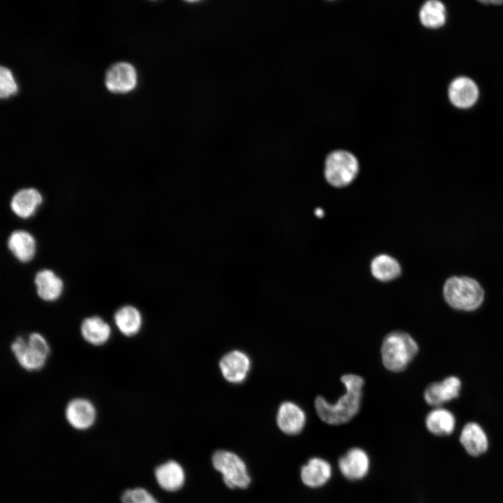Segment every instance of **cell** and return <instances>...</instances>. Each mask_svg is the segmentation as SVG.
<instances>
[{
    "label": "cell",
    "instance_id": "cell-1",
    "mask_svg": "<svg viewBox=\"0 0 503 503\" xmlns=\"http://www.w3.org/2000/svg\"><path fill=\"white\" fill-rule=\"evenodd\" d=\"M345 393L335 403L328 402L324 398L317 396L314 407L319 418L332 425L348 423L358 413L362 401L364 379L357 374H347L341 377Z\"/></svg>",
    "mask_w": 503,
    "mask_h": 503
},
{
    "label": "cell",
    "instance_id": "cell-2",
    "mask_svg": "<svg viewBox=\"0 0 503 503\" xmlns=\"http://www.w3.org/2000/svg\"><path fill=\"white\" fill-rule=\"evenodd\" d=\"M446 303L453 309L472 312L479 309L485 299V291L476 279L467 275H452L442 287Z\"/></svg>",
    "mask_w": 503,
    "mask_h": 503
},
{
    "label": "cell",
    "instance_id": "cell-3",
    "mask_svg": "<svg viewBox=\"0 0 503 503\" xmlns=\"http://www.w3.org/2000/svg\"><path fill=\"white\" fill-rule=\"evenodd\" d=\"M418 352L416 340L407 333L395 330L387 334L381 347L384 366L393 372L404 370Z\"/></svg>",
    "mask_w": 503,
    "mask_h": 503
},
{
    "label": "cell",
    "instance_id": "cell-4",
    "mask_svg": "<svg viewBox=\"0 0 503 503\" xmlns=\"http://www.w3.org/2000/svg\"><path fill=\"white\" fill-rule=\"evenodd\" d=\"M10 348L20 365L27 371L42 369L50 352L47 340L38 333H32L27 338L16 337Z\"/></svg>",
    "mask_w": 503,
    "mask_h": 503
},
{
    "label": "cell",
    "instance_id": "cell-5",
    "mask_svg": "<svg viewBox=\"0 0 503 503\" xmlns=\"http://www.w3.org/2000/svg\"><path fill=\"white\" fill-rule=\"evenodd\" d=\"M358 172V160L348 151H333L326 159L325 177L328 183L334 187H342L349 184Z\"/></svg>",
    "mask_w": 503,
    "mask_h": 503
},
{
    "label": "cell",
    "instance_id": "cell-6",
    "mask_svg": "<svg viewBox=\"0 0 503 503\" xmlns=\"http://www.w3.org/2000/svg\"><path fill=\"white\" fill-rule=\"evenodd\" d=\"M212 464L230 488H246L251 482L245 462L238 455L226 450H218L212 455Z\"/></svg>",
    "mask_w": 503,
    "mask_h": 503
},
{
    "label": "cell",
    "instance_id": "cell-7",
    "mask_svg": "<svg viewBox=\"0 0 503 503\" xmlns=\"http://www.w3.org/2000/svg\"><path fill=\"white\" fill-rule=\"evenodd\" d=\"M451 104L459 110H468L479 101L480 91L476 82L466 75H459L451 80L447 89Z\"/></svg>",
    "mask_w": 503,
    "mask_h": 503
},
{
    "label": "cell",
    "instance_id": "cell-8",
    "mask_svg": "<svg viewBox=\"0 0 503 503\" xmlns=\"http://www.w3.org/2000/svg\"><path fill=\"white\" fill-rule=\"evenodd\" d=\"M370 458L363 449L352 447L337 461L341 474L349 481H358L365 478L370 469Z\"/></svg>",
    "mask_w": 503,
    "mask_h": 503
},
{
    "label": "cell",
    "instance_id": "cell-9",
    "mask_svg": "<svg viewBox=\"0 0 503 503\" xmlns=\"http://www.w3.org/2000/svg\"><path fill=\"white\" fill-rule=\"evenodd\" d=\"M138 81L137 72L129 62L115 63L107 70L105 85L108 91L114 94H126L132 91Z\"/></svg>",
    "mask_w": 503,
    "mask_h": 503
},
{
    "label": "cell",
    "instance_id": "cell-10",
    "mask_svg": "<svg viewBox=\"0 0 503 503\" xmlns=\"http://www.w3.org/2000/svg\"><path fill=\"white\" fill-rule=\"evenodd\" d=\"M462 383L456 376H449L440 381H435L426 386L423 393L425 402L433 407H442L458 398Z\"/></svg>",
    "mask_w": 503,
    "mask_h": 503
},
{
    "label": "cell",
    "instance_id": "cell-11",
    "mask_svg": "<svg viewBox=\"0 0 503 503\" xmlns=\"http://www.w3.org/2000/svg\"><path fill=\"white\" fill-rule=\"evenodd\" d=\"M333 467L321 457L310 458L301 467L300 477L307 488L315 489L324 486L331 479Z\"/></svg>",
    "mask_w": 503,
    "mask_h": 503
},
{
    "label": "cell",
    "instance_id": "cell-12",
    "mask_svg": "<svg viewBox=\"0 0 503 503\" xmlns=\"http://www.w3.org/2000/svg\"><path fill=\"white\" fill-rule=\"evenodd\" d=\"M307 421L305 411L293 402H284L278 408L276 422L279 430L288 435H296L304 429Z\"/></svg>",
    "mask_w": 503,
    "mask_h": 503
},
{
    "label": "cell",
    "instance_id": "cell-13",
    "mask_svg": "<svg viewBox=\"0 0 503 503\" xmlns=\"http://www.w3.org/2000/svg\"><path fill=\"white\" fill-rule=\"evenodd\" d=\"M219 367L224 379L233 384L245 381L251 367L248 356L242 351L234 350L225 354L219 362Z\"/></svg>",
    "mask_w": 503,
    "mask_h": 503
},
{
    "label": "cell",
    "instance_id": "cell-14",
    "mask_svg": "<svg viewBox=\"0 0 503 503\" xmlns=\"http://www.w3.org/2000/svg\"><path fill=\"white\" fill-rule=\"evenodd\" d=\"M96 409L89 400L77 398L68 402L65 409L68 423L75 429L89 428L96 420Z\"/></svg>",
    "mask_w": 503,
    "mask_h": 503
},
{
    "label": "cell",
    "instance_id": "cell-15",
    "mask_svg": "<svg viewBox=\"0 0 503 503\" xmlns=\"http://www.w3.org/2000/svg\"><path fill=\"white\" fill-rule=\"evenodd\" d=\"M460 442L471 456L478 457L488 449V438L483 428L476 422L467 423L461 430Z\"/></svg>",
    "mask_w": 503,
    "mask_h": 503
},
{
    "label": "cell",
    "instance_id": "cell-16",
    "mask_svg": "<svg viewBox=\"0 0 503 503\" xmlns=\"http://www.w3.org/2000/svg\"><path fill=\"white\" fill-rule=\"evenodd\" d=\"M43 203V196L34 187L22 188L17 191L10 201L11 211L19 218L31 217Z\"/></svg>",
    "mask_w": 503,
    "mask_h": 503
},
{
    "label": "cell",
    "instance_id": "cell-17",
    "mask_svg": "<svg viewBox=\"0 0 503 503\" xmlns=\"http://www.w3.org/2000/svg\"><path fill=\"white\" fill-rule=\"evenodd\" d=\"M7 247L18 261L26 263L31 261L35 256L36 242L31 233L25 230L17 229L9 235Z\"/></svg>",
    "mask_w": 503,
    "mask_h": 503
},
{
    "label": "cell",
    "instance_id": "cell-18",
    "mask_svg": "<svg viewBox=\"0 0 503 503\" xmlns=\"http://www.w3.org/2000/svg\"><path fill=\"white\" fill-rule=\"evenodd\" d=\"M36 293L43 300L53 302L58 300L64 290L61 277L50 269H42L34 277Z\"/></svg>",
    "mask_w": 503,
    "mask_h": 503
},
{
    "label": "cell",
    "instance_id": "cell-19",
    "mask_svg": "<svg viewBox=\"0 0 503 503\" xmlns=\"http://www.w3.org/2000/svg\"><path fill=\"white\" fill-rule=\"evenodd\" d=\"M425 425L429 432L435 436L451 435L456 425L454 414L442 407H434L425 416Z\"/></svg>",
    "mask_w": 503,
    "mask_h": 503
},
{
    "label": "cell",
    "instance_id": "cell-20",
    "mask_svg": "<svg viewBox=\"0 0 503 503\" xmlns=\"http://www.w3.org/2000/svg\"><path fill=\"white\" fill-rule=\"evenodd\" d=\"M154 475L159 486L167 491L179 490L185 481L182 467L175 460L167 461L156 467Z\"/></svg>",
    "mask_w": 503,
    "mask_h": 503
},
{
    "label": "cell",
    "instance_id": "cell-21",
    "mask_svg": "<svg viewBox=\"0 0 503 503\" xmlns=\"http://www.w3.org/2000/svg\"><path fill=\"white\" fill-rule=\"evenodd\" d=\"M83 339L94 346L105 344L111 335L110 325L99 316H92L83 319L80 326Z\"/></svg>",
    "mask_w": 503,
    "mask_h": 503
},
{
    "label": "cell",
    "instance_id": "cell-22",
    "mask_svg": "<svg viewBox=\"0 0 503 503\" xmlns=\"http://www.w3.org/2000/svg\"><path fill=\"white\" fill-rule=\"evenodd\" d=\"M114 321L122 335L131 337L139 333L143 319L140 311L136 307L126 305L115 312Z\"/></svg>",
    "mask_w": 503,
    "mask_h": 503
},
{
    "label": "cell",
    "instance_id": "cell-23",
    "mask_svg": "<svg viewBox=\"0 0 503 503\" xmlns=\"http://www.w3.org/2000/svg\"><path fill=\"white\" fill-rule=\"evenodd\" d=\"M418 17L422 25L428 29L442 28L447 21L446 7L438 0L427 1L420 8Z\"/></svg>",
    "mask_w": 503,
    "mask_h": 503
},
{
    "label": "cell",
    "instance_id": "cell-24",
    "mask_svg": "<svg viewBox=\"0 0 503 503\" xmlns=\"http://www.w3.org/2000/svg\"><path fill=\"white\" fill-rule=\"evenodd\" d=\"M370 268L372 275L381 282L391 281L401 274L399 263L386 254H381L375 257L371 263Z\"/></svg>",
    "mask_w": 503,
    "mask_h": 503
},
{
    "label": "cell",
    "instance_id": "cell-25",
    "mask_svg": "<svg viewBox=\"0 0 503 503\" xmlns=\"http://www.w3.org/2000/svg\"><path fill=\"white\" fill-rule=\"evenodd\" d=\"M17 92V85L12 72L7 67L1 66L0 68V97L1 99H8L15 95Z\"/></svg>",
    "mask_w": 503,
    "mask_h": 503
},
{
    "label": "cell",
    "instance_id": "cell-26",
    "mask_svg": "<svg viewBox=\"0 0 503 503\" xmlns=\"http://www.w3.org/2000/svg\"><path fill=\"white\" fill-rule=\"evenodd\" d=\"M122 503H159L147 490L136 488L124 490L121 495Z\"/></svg>",
    "mask_w": 503,
    "mask_h": 503
},
{
    "label": "cell",
    "instance_id": "cell-27",
    "mask_svg": "<svg viewBox=\"0 0 503 503\" xmlns=\"http://www.w3.org/2000/svg\"><path fill=\"white\" fill-rule=\"evenodd\" d=\"M480 3L484 5V6H490L491 4L493 6H502L503 5V1L499 0V1H479Z\"/></svg>",
    "mask_w": 503,
    "mask_h": 503
},
{
    "label": "cell",
    "instance_id": "cell-28",
    "mask_svg": "<svg viewBox=\"0 0 503 503\" xmlns=\"http://www.w3.org/2000/svg\"><path fill=\"white\" fill-rule=\"evenodd\" d=\"M315 214L318 217H322L323 216V211L321 208H316L315 210Z\"/></svg>",
    "mask_w": 503,
    "mask_h": 503
}]
</instances>
